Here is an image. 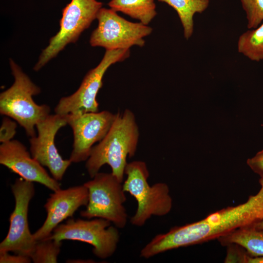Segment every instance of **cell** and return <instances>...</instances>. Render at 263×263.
I'll list each match as a JSON object with an SVG mask.
<instances>
[{
  "instance_id": "14",
  "label": "cell",
  "mask_w": 263,
  "mask_h": 263,
  "mask_svg": "<svg viewBox=\"0 0 263 263\" xmlns=\"http://www.w3.org/2000/svg\"><path fill=\"white\" fill-rule=\"evenodd\" d=\"M0 164L26 181L38 183L53 191L60 189L58 181L48 174L43 166L18 140L12 139L1 143Z\"/></svg>"
},
{
  "instance_id": "9",
  "label": "cell",
  "mask_w": 263,
  "mask_h": 263,
  "mask_svg": "<svg viewBox=\"0 0 263 263\" xmlns=\"http://www.w3.org/2000/svg\"><path fill=\"white\" fill-rule=\"evenodd\" d=\"M130 54L129 49L106 50L100 63L87 73L78 89L60 98L55 108V113L65 115L99 112L96 96L105 73L112 65L124 60Z\"/></svg>"
},
{
  "instance_id": "22",
  "label": "cell",
  "mask_w": 263,
  "mask_h": 263,
  "mask_svg": "<svg viewBox=\"0 0 263 263\" xmlns=\"http://www.w3.org/2000/svg\"><path fill=\"white\" fill-rule=\"evenodd\" d=\"M5 116L2 120L0 127V142L1 143L12 140L16 134L17 127V122Z\"/></svg>"
},
{
  "instance_id": "8",
  "label": "cell",
  "mask_w": 263,
  "mask_h": 263,
  "mask_svg": "<svg viewBox=\"0 0 263 263\" xmlns=\"http://www.w3.org/2000/svg\"><path fill=\"white\" fill-rule=\"evenodd\" d=\"M96 19L98 26L92 32L90 43L106 50L129 49L134 45L143 47L144 38L152 28L141 22H132L119 16L112 9L101 8Z\"/></svg>"
},
{
  "instance_id": "11",
  "label": "cell",
  "mask_w": 263,
  "mask_h": 263,
  "mask_svg": "<svg viewBox=\"0 0 263 263\" xmlns=\"http://www.w3.org/2000/svg\"><path fill=\"white\" fill-rule=\"evenodd\" d=\"M63 116L71 127L74 136L69 159L72 163H77L88 159L94 145L101 141L108 132L116 114L103 111Z\"/></svg>"
},
{
  "instance_id": "10",
  "label": "cell",
  "mask_w": 263,
  "mask_h": 263,
  "mask_svg": "<svg viewBox=\"0 0 263 263\" xmlns=\"http://www.w3.org/2000/svg\"><path fill=\"white\" fill-rule=\"evenodd\" d=\"M11 189L15 206L10 216L7 235L0 244V251H11L30 257L37 242L30 232L28 222L29 205L35 194L34 185L20 177L16 180Z\"/></svg>"
},
{
  "instance_id": "7",
  "label": "cell",
  "mask_w": 263,
  "mask_h": 263,
  "mask_svg": "<svg viewBox=\"0 0 263 263\" xmlns=\"http://www.w3.org/2000/svg\"><path fill=\"white\" fill-rule=\"evenodd\" d=\"M102 218L91 220L73 218L58 225L47 238L62 241H78L93 246V252L97 258L105 259L115 253L119 241L117 227Z\"/></svg>"
},
{
  "instance_id": "15",
  "label": "cell",
  "mask_w": 263,
  "mask_h": 263,
  "mask_svg": "<svg viewBox=\"0 0 263 263\" xmlns=\"http://www.w3.org/2000/svg\"><path fill=\"white\" fill-rule=\"evenodd\" d=\"M223 246L235 244L252 257L263 256V229L250 226L241 228L217 239Z\"/></svg>"
},
{
  "instance_id": "13",
  "label": "cell",
  "mask_w": 263,
  "mask_h": 263,
  "mask_svg": "<svg viewBox=\"0 0 263 263\" xmlns=\"http://www.w3.org/2000/svg\"><path fill=\"white\" fill-rule=\"evenodd\" d=\"M88 201V190L84 185L54 191L44 205L46 219L33 234L34 239L38 241L48 238L60 223L72 217L81 206H87Z\"/></svg>"
},
{
  "instance_id": "26",
  "label": "cell",
  "mask_w": 263,
  "mask_h": 263,
  "mask_svg": "<svg viewBox=\"0 0 263 263\" xmlns=\"http://www.w3.org/2000/svg\"><path fill=\"white\" fill-rule=\"evenodd\" d=\"M257 228L263 229V221L253 225Z\"/></svg>"
},
{
  "instance_id": "12",
  "label": "cell",
  "mask_w": 263,
  "mask_h": 263,
  "mask_svg": "<svg viewBox=\"0 0 263 263\" xmlns=\"http://www.w3.org/2000/svg\"><path fill=\"white\" fill-rule=\"evenodd\" d=\"M67 125L63 115L55 113L49 115L36 125L37 135L30 138V150L32 156L42 166L47 167L53 177L60 181L72 163L63 159L55 144L58 130Z\"/></svg>"
},
{
  "instance_id": "5",
  "label": "cell",
  "mask_w": 263,
  "mask_h": 263,
  "mask_svg": "<svg viewBox=\"0 0 263 263\" xmlns=\"http://www.w3.org/2000/svg\"><path fill=\"white\" fill-rule=\"evenodd\" d=\"M122 183L112 173H96L83 184L88 190L89 201L86 208L80 212V215L88 219H106L117 228H124L128 214L123 205L126 197Z\"/></svg>"
},
{
  "instance_id": "24",
  "label": "cell",
  "mask_w": 263,
  "mask_h": 263,
  "mask_svg": "<svg viewBox=\"0 0 263 263\" xmlns=\"http://www.w3.org/2000/svg\"><path fill=\"white\" fill-rule=\"evenodd\" d=\"M246 163L253 172L260 177H263V150L257 152L254 157L248 159Z\"/></svg>"
},
{
  "instance_id": "4",
  "label": "cell",
  "mask_w": 263,
  "mask_h": 263,
  "mask_svg": "<svg viewBox=\"0 0 263 263\" xmlns=\"http://www.w3.org/2000/svg\"><path fill=\"white\" fill-rule=\"evenodd\" d=\"M125 174L127 178L123 183V189L133 196L137 203L136 211L130 218L132 225L142 226L152 216H163L170 211L172 200L169 186L162 182L149 185V172L145 162L128 163Z\"/></svg>"
},
{
  "instance_id": "18",
  "label": "cell",
  "mask_w": 263,
  "mask_h": 263,
  "mask_svg": "<svg viewBox=\"0 0 263 263\" xmlns=\"http://www.w3.org/2000/svg\"><path fill=\"white\" fill-rule=\"evenodd\" d=\"M239 53L254 61L263 60V21L256 28L248 29L239 38Z\"/></svg>"
},
{
  "instance_id": "1",
  "label": "cell",
  "mask_w": 263,
  "mask_h": 263,
  "mask_svg": "<svg viewBox=\"0 0 263 263\" xmlns=\"http://www.w3.org/2000/svg\"><path fill=\"white\" fill-rule=\"evenodd\" d=\"M255 195L234 207H229L210 214L204 219L180 226H174L165 233L159 234L149 243L154 255L181 247L218 239L236 229L253 226L263 221V177Z\"/></svg>"
},
{
  "instance_id": "17",
  "label": "cell",
  "mask_w": 263,
  "mask_h": 263,
  "mask_svg": "<svg viewBox=\"0 0 263 263\" xmlns=\"http://www.w3.org/2000/svg\"><path fill=\"white\" fill-rule=\"evenodd\" d=\"M171 6L177 12L184 31V37L188 39L193 32V16L202 13L208 6L209 0H158Z\"/></svg>"
},
{
  "instance_id": "2",
  "label": "cell",
  "mask_w": 263,
  "mask_h": 263,
  "mask_svg": "<svg viewBox=\"0 0 263 263\" xmlns=\"http://www.w3.org/2000/svg\"><path fill=\"white\" fill-rule=\"evenodd\" d=\"M139 137L134 113L127 109L116 113L108 132L93 147L86 160L85 167L90 177L93 178L103 165L108 164L112 169L111 173L123 183L127 159L134 155Z\"/></svg>"
},
{
  "instance_id": "3",
  "label": "cell",
  "mask_w": 263,
  "mask_h": 263,
  "mask_svg": "<svg viewBox=\"0 0 263 263\" xmlns=\"http://www.w3.org/2000/svg\"><path fill=\"white\" fill-rule=\"evenodd\" d=\"M10 66L14 78L12 85L0 94V113L16 121L30 137L36 135V125L50 115L46 104L38 105L33 96L40 89L12 59Z\"/></svg>"
},
{
  "instance_id": "6",
  "label": "cell",
  "mask_w": 263,
  "mask_h": 263,
  "mask_svg": "<svg viewBox=\"0 0 263 263\" xmlns=\"http://www.w3.org/2000/svg\"><path fill=\"white\" fill-rule=\"evenodd\" d=\"M102 5L96 0H72L62 10L59 31L42 50L34 70L39 71L68 44L75 42L96 19Z\"/></svg>"
},
{
  "instance_id": "21",
  "label": "cell",
  "mask_w": 263,
  "mask_h": 263,
  "mask_svg": "<svg viewBox=\"0 0 263 263\" xmlns=\"http://www.w3.org/2000/svg\"><path fill=\"white\" fill-rule=\"evenodd\" d=\"M226 246L227 252L225 263H246L249 255L244 248L235 244H230Z\"/></svg>"
},
{
  "instance_id": "23",
  "label": "cell",
  "mask_w": 263,
  "mask_h": 263,
  "mask_svg": "<svg viewBox=\"0 0 263 263\" xmlns=\"http://www.w3.org/2000/svg\"><path fill=\"white\" fill-rule=\"evenodd\" d=\"M7 251H0V263H29L32 259L28 255L16 254L11 255Z\"/></svg>"
},
{
  "instance_id": "19",
  "label": "cell",
  "mask_w": 263,
  "mask_h": 263,
  "mask_svg": "<svg viewBox=\"0 0 263 263\" xmlns=\"http://www.w3.org/2000/svg\"><path fill=\"white\" fill-rule=\"evenodd\" d=\"M61 241L45 238L36 242L30 257L34 263H56Z\"/></svg>"
},
{
  "instance_id": "16",
  "label": "cell",
  "mask_w": 263,
  "mask_h": 263,
  "mask_svg": "<svg viewBox=\"0 0 263 263\" xmlns=\"http://www.w3.org/2000/svg\"><path fill=\"white\" fill-rule=\"evenodd\" d=\"M108 5L147 25L157 14L154 0H111Z\"/></svg>"
},
{
  "instance_id": "25",
  "label": "cell",
  "mask_w": 263,
  "mask_h": 263,
  "mask_svg": "<svg viewBox=\"0 0 263 263\" xmlns=\"http://www.w3.org/2000/svg\"><path fill=\"white\" fill-rule=\"evenodd\" d=\"M246 263H263V256L252 257L249 255L246 260Z\"/></svg>"
},
{
  "instance_id": "20",
  "label": "cell",
  "mask_w": 263,
  "mask_h": 263,
  "mask_svg": "<svg viewBox=\"0 0 263 263\" xmlns=\"http://www.w3.org/2000/svg\"><path fill=\"white\" fill-rule=\"evenodd\" d=\"M248 29L255 28L263 21V0H241Z\"/></svg>"
}]
</instances>
